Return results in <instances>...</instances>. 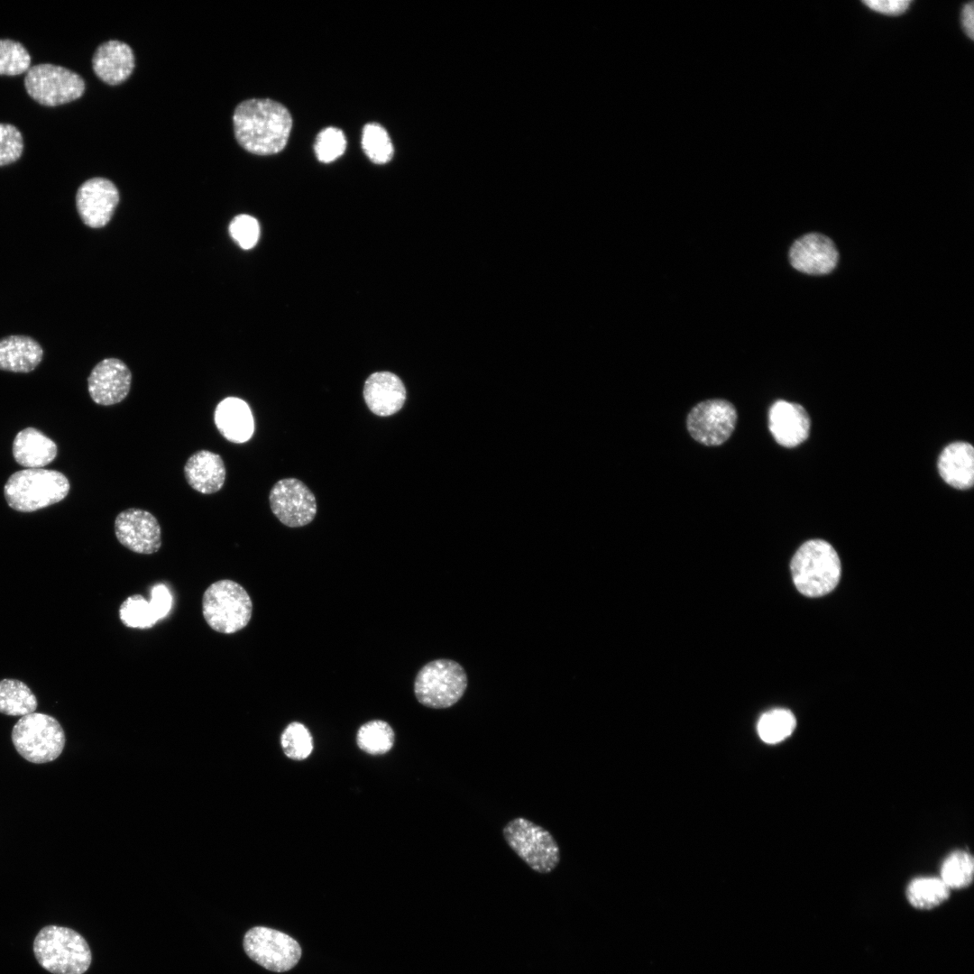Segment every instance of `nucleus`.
<instances>
[{
    "instance_id": "nucleus-1",
    "label": "nucleus",
    "mask_w": 974,
    "mask_h": 974,
    "mask_svg": "<svg viewBox=\"0 0 974 974\" xmlns=\"http://www.w3.org/2000/svg\"><path fill=\"white\" fill-rule=\"evenodd\" d=\"M235 138L246 151L271 155L283 150L292 127V118L281 104L253 98L240 103L233 115Z\"/></svg>"
},
{
    "instance_id": "nucleus-2",
    "label": "nucleus",
    "mask_w": 974,
    "mask_h": 974,
    "mask_svg": "<svg viewBox=\"0 0 974 974\" xmlns=\"http://www.w3.org/2000/svg\"><path fill=\"white\" fill-rule=\"evenodd\" d=\"M38 963L52 974H83L92 960L87 941L75 930L58 925L41 929L33 941Z\"/></svg>"
},
{
    "instance_id": "nucleus-3",
    "label": "nucleus",
    "mask_w": 974,
    "mask_h": 974,
    "mask_svg": "<svg viewBox=\"0 0 974 974\" xmlns=\"http://www.w3.org/2000/svg\"><path fill=\"white\" fill-rule=\"evenodd\" d=\"M790 568L795 587L809 597L829 593L836 587L841 576L837 552L822 539L804 542L794 555Z\"/></svg>"
},
{
    "instance_id": "nucleus-4",
    "label": "nucleus",
    "mask_w": 974,
    "mask_h": 974,
    "mask_svg": "<svg viewBox=\"0 0 974 974\" xmlns=\"http://www.w3.org/2000/svg\"><path fill=\"white\" fill-rule=\"evenodd\" d=\"M69 487L68 478L58 471L27 468L9 477L4 494L12 509L32 512L62 501Z\"/></svg>"
},
{
    "instance_id": "nucleus-5",
    "label": "nucleus",
    "mask_w": 974,
    "mask_h": 974,
    "mask_svg": "<svg viewBox=\"0 0 974 974\" xmlns=\"http://www.w3.org/2000/svg\"><path fill=\"white\" fill-rule=\"evenodd\" d=\"M253 602L238 583L223 579L211 583L202 596V614L215 631L233 634L245 628L251 620Z\"/></svg>"
},
{
    "instance_id": "nucleus-6",
    "label": "nucleus",
    "mask_w": 974,
    "mask_h": 974,
    "mask_svg": "<svg viewBox=\"0 0 974 974\" xmlns=\"http://www.w3.org/2000/svg\"><path fill=\"white\" fill-rule=\"evenodd\" d=\"M11 737L17 752L35 764L58 758L66 742L65 732L58 720L41 712L22 716L13 727Z\"/></svg>"
},
{
    "instance_id": "nucleus-7",
    "label": "nucleus",
    "mask_w": 974,
    "mask_h": 974,
    "mask_svg": "<svg viewBox=\"0 0 974 974\" xmlns=\"http://www.w3.org/2000/svg\"><path fill=\"white\" fill-rule=\"evenodd\" d=\"M467 687L464 667L451 659H436L424 665L414 681V694L421 704L445 709L456 703Z\"/></svg>"
},
{
    "instance_id": "nucleus-8",
    "label": "nucleus",
    "mask_w": 974,
    "mask_h": 974,
    "mask_svg": "<svg viewBox=\"0 0 974 974\" xmlns=\"http://www.w3.org/2000/svg\"><path fill=\"white\" fill-rule=\"evenodd\" d=\"M503 837L510 849L538 873L552 872L560 861V849L553 835L526 818L510 821L503 828Z\"/></svg>"
},
{
    "instance_id": "nucleus-9",
    "label": "nucleus",
    "mask_w": 974,
    "mask_h": 974,
    "mask_svg": "<svg viewBox=\"0 0 974 974\" xmlns=\"http://www.w3.org/2000/svg\"><path fill=\"white\" fill-rule=\"evenodd\" d=\"M24 87L28 95L41 105L56 106L73 101L85 90L83 78L66 68L38 64L26 72Z\"/></svg>"
},
{
    "instance_id": "nucleus-10",
    "label": "nucleus",
    "mask_w": 974,
    "mask_h": 974,
    "mask_svg": "<svg viewBox=\"0 0 974 974\" xmlns=\"http://www.w3.org/2000/svg\"><path fill=\"white\" fill-rule=\"evenodd\" d=\"M244 948L253 960L275 972L292 969L301 956V949L296 940L263 926L253 927L245 933Z\"/></svg>"
},
{
    "instance_id": "nucleus-11",
    "label": "nucleus",
    "mask_w": 974,
    "mask_h": 974,
    "mask_svg": "<svg viewBox=\"0 0 974 974\" xmlns=\"http://www.w3.org/2000/svg\"><path fill=\"white\" fill-rule=\"evenodd\" d=\"M734 405L722 399H711L699 402L689 412L686 427L690 436L697 442L716 446L723 444L733 433L737 423Z\"/></svg>"
},
{
    "instance_id": "nucleus-12",
    "label": "nucleus",
    "mask_w": 974,
    "mask_h": 974,
    "mask_svg": "<svg viewBox=\"0 0 974 974\" xmlns=\"http://www.w3.org/2000/svg\"><path fill=\"white\" fill-rule=\"evenodd\" d=\"M269 502L276 518L290 528L308 525L317 514L315 495L296 478H285L274 483L269 494Z\"/></svg>"
},
{
    "instance_id": "nucleus-13",
    "label": "nucleus",
    "mask_w": 974,
    "mask_h": 974,
    "mask_svg": "<svg viewBox=\"0 0 974 974\" xmlns=\"http://www.w3.org/2000/svg\"><path fill=\"white\" fill-rule=\"evenodd\" d=\"M115 534L121 545L137 554H154L161 547V529L151 512L130 508L115 519Z\"/></svg>"
},
{
    "instance_id": "nucleus-14",
    "label": "nucleus",
    "mask_w": 974,
    "mask_h": 974,
    "mask_svg": "<svg viewBox=\"0 0 974 974\" xmlns=\"http://www.w3.org/2000/svg\"><path fill=\"white\" fill-rule=\"evenodd\" d=\"M118 201L116 187L104 178L86 180L76 195L78 213L83 223L91 228L105 226L111 219Z\"/></svg>"
},
{
    "instance_id": "nucleus-15",
    "label": "nucleus",
    "mask_w": 974,
    "mask_h": 974,
    "mask_svg": "<svg viewBox=\"0 0 974 974\" xmlns=\"http://www.w3.org/2000/svg\"><path fill=\"white\" fill-rule=\"evenodd\" d=\"M131 381L132 373L123 361L106 358L92 369L87 378L88 393L98 405L117 404L127 397Z\"/></svg>"
},
{
    "instance_id": "nucleus-16",
    "label": "nucleus",
    "mask_w": 974,
    "mask_h": 974,
    "mask_svg": "<svg viewBox=\"0 0 974 974\" xmlns=\"http://www.w3.org/2000/svg\"><path fill=\"white\" fill-rule=\"evenodd\" d=\"M838 251L827 236L811 233L797 239L790 248L789 261L797 271L822 275L831 272L838 262Z\"/></svg>"
},
{
    "instance_id": "nucleus-17",
    "label": "nucleus",
    "mask_w": 974,
    "mask_h": 974,
    "mask_svg": "<svg viewBox=\"0 0 974 974\" xmlns=\"http://www.w3.org/2000/svg\"><path fill=\"white\" fill-rule=\"evenodd\" d=\"M172 595L163 583H157L151 591L148 602L140 594L129 596L119 608V618L128 628L148 629L168 615L172 607Z\"/></svg>"
},
{
    "instance_id": "nucleus-18",
    "label": "nucleus",
    "mask_w": 974,
    "mask_h": 974,
    "mask_svg": "<svg viewBox=\"0 0 974 974\" xmlns=\"http://www.w3.org/2000/svg\"><path fill=\"white\" fill-rule=\"evenodd\" d=\"M811 421L800 404L779 400L768 411V428L777 444L795 447L803 443L810 432Z\"/></svg>"
},
{
    "instance_id": "nucleus-19",
    "label": "nucleus",
    "mask_w": 974,
    "mask_h": 974,
    "mask_svg": "<svg viewBox=\"0 0 974 974\" xmlns=\"http://www.w3.org/2000/svg\"><path fill=\"white\" fill-rule=\"evenodd\" d=\"M363 394L369 409L380 417L397 413L407 396L402 381L391 372L371 374L364 382Z\"/></svg>"
},
{
    "instance_id": "nucleus-20",
    "label": "nucleus",
    "mask_w": 974,
    "mask_h": 974,
    "mask_svg": "<svg viewBox=\"0 0 974 974\" xmlns=\"http://www.w3.org/2000/svg\"><path fill=\"white\" fill-rule=\"evenodd\" d=\"M184 475L192 489L203 494H212L224 486L226 470L218 454L198 450L187 460Z\"/></svg>"
},
{
    "instance_id": "nucleus-21",
    "label": "nucleus",
    "mask_w": 974,
    "mask_h": 974,
    "mask_svg": "<svg viewBox=\"0 0 974 974\" xmlns=\"http://www.w3.org/2000/svg\"><path fill=\"white\" fill-rule=\"evenodd\" d=\"M96 75L109 85H118L131 75L134 55L126 43L108 41L97 47L92 59Z\"/></svg>"
},
{
    "instance_id": "nucleus-22",
    "label": "nucleus",
    "mask_w": 974,
    "mask_h": 974,
    "mask_svg": "<svg viewBox=\"0 0 974 974\" xmlns=\"http://www.w3.org/2000/svg\"><path fill=\"white\" fill-rule=\"evenodd\" d=\"M214 420L219 433L232 443L246 442L253 434L251 409L239 398L228 397L221 400L216 407Z\"/></svg>"
},
{
    "instance_id": "nucleus-23",
    "label": "nucleus",
    "mask_w": 974,
    "mask_h": 974,
    "mask_svg": "<svg viewBox=\"0 0 974 974\" xmlns=\"http://www.w3.org/2000/svg\"><path fill=\"white\" fill-rule=\"evenodd\" d=\"M941 477L949 485L966 490L974 483V449L967 442H953L943 448L938 459Z\"/></svg>"
},
{
    "instance_id": "nucleus-24",
    "label": "nucleus",
    "mask_w": 974,
    "mask_h": 974,
    "mask_svg": "<svg viewBox=\"0 0 974 974\" xmlns=\"http://www.w3.org/2000/svg\"><path fill=\"white\" fill-rule=\"evenodd\" d=\"M57 452V445L33 427L20 431L13 443L15 461L26 468H42L55 459Z\"/></svg>"
},
{
    "instance_id": "nucleus-25",
    "label": "nucleus",
    "mask_w": 974,
    "mask_h": 974,
    "mask_svg": "<svg viewBox=\"0 0 974 974\" xmlns=\"http://www.w3.org/2000/svg\"><path fill=\"white\" fill-rule=\"evenodd\" d=\"M40 344L27 335H9L0 339V370L30 372L41 363Z\"/></svg>"
},
{
    "instance_id": "nucleus-26",
    "label": "nucleus",
    "mask_w": 974,
    "mask_h": 974,
    "mask_svg": "<svg viewBox=\"0 0 974 974\" xmlns=\"http://www.w3.org/2000/svg\"><path fill=\"white\" fill-rule=\"evenodd\" d=\"M37 698L23 682L5 678L0 680V712L10 716H24L34 712Z\"/></svg>"
},
{
    "instance_id": "nucleus-27",
    "label": "nucleus",
    "mask_w": 974,
    "mask_h": 974,
    "mask_svg": "<svg viewBox=\"0 0 974 974\" xmlns=\"http://www.w3.org/2000/svg\"><path fill=\"white\" fill-rule=\"evenodd\" d=\"M951 889L938 877H918L906 887L908 902L918 909H932L950 896Z\"/></svg>"
},
{
    "instance_id": "nucleus-28",
    "label": "nucleus",
    "mask_w": 974,
    "mask_h": 974,
    "mask_svg": "<svg viewBox=\"0 0 974 974\" xmlns=\"http://www.w3.org/2000/svg\"><path fill=\"white\" fill-rule=\"evenodd\" d=\"M974 859L963 850L951 851L943 859L940 868V878L950 889L968 887L973 881Z\"/></svg>"
},
{
    "instance_id": "nucleus-29",
    "label": "nucleus",
    "mask_w": 974,
    "mask_h": 974,
    "mask_svg": "<svg viewBox=\"0 0 974 974\" xmlns=\"http://www.w3.org/2000/svg\"><path fill=\"white\" fill-rule=\"evenodd\" d=\"M395 734L391 725L381 720L363 724L356 734L358 747L370 755H382L391 750Z\"/></svg>"
},
{
    "instance_id": "nucleus-30",
    "label": "nucleus",
    "mask_w": 974,
    "mask_h": 974,
    "mask_svg": "<svg viewBox=\"0 0 974 974\" xmlns=\"http://www.w3.org/2000/svg\"><path fill=\"white\" fill-rule=\"evenodd\" d=\"M796 720L786 709H773L761 715L757 730L766 743L776 744L789 737L795 730Z\"/></svg>"
},
{
    "instance_id": "nucleus-31",
    "label": "nucleus",
    "mask_w": 974,
    "mask_h": 974,
    "mask_svg": "<svg viewBox=\"0 0 974 974\" xmlns=\"http://www.w3.org/2000/svg\"><path fill=\"white\" fill-rule=\"evenodd\" d=\"M362 146L368 158L376 164H384L393 156V146L386 130L376 123L363 129Z\"/></svg>"
},
{
    "instance_id": "nucleus-32",
    "label": "nucleus",
    "mask_w": 974,
    "mask_h": 974,
    "mask_svg": "<svg viewBox=\"0 0 974 974\" xmlns=\"http://www.w3.org/2000/svg\"><path fill=\"white\" fill-rule=\"evenodd\" d=\"M280 743L285 755L294 760L307 758L313 749L311 733L304 724L298 721H293L285 728Z\"/></svg>"
},
{
    "instance_id": "nucleus-33",
    "label": "nucleus",
    "mask_w": 974,
    "mask_h": 974,
    "mask_svg": "<svg viewBox=\"0 0 974 974\" xmlns=\"http://www.w3.org/2000/svg\"><path fill=\"white\" fill-rule=\"evenodd\" d=\"M30 65V54L20 42L0 40V75L15 76L27 72Z\"/></svg>"
},
{
    "instance_id": "nucleus-34",
    "label": "nucleus",
    "mask_w": 974,
    "mask_h": 974,
    "mask_svg": "<svg viewBox=\"0 0 974 974\" xmlns=\"http://www.w3.org/2000/svg\"><path fill=\"white\" fill-rule=\"evenodd\" d=\"M346 140L344 133L335 127L323 129L317 136L315 152L321 162L329 163L340 157L345 150Z\"/></svg>"
},
{
    "instance_id": "nucleus-35",
    "label": "nucleus",
    "mask_w": 974,
    "mask_h": 974,
    "mask_svg": "<svg viewBox=\"0 0 974 974\" xmlns=\"http://www.w3.org/2000/svg\"><path fill=\"white\" fill-rule=\"evenodd\" d=\"M229 234L233 240L243 249L249 250L258 242L260 225L258 221L249 215L234 217L229 225Z\"/></svg>"
},
{
    "instance_id": "nucleus-36",
    "label": "nucleus",
    "mask_w": 974,
    "mask_h": 974,
    "mask_svg": "<svg viewBox=\"0 0 974 974\" xmlns=\"http://www.w3.org/2000/svg\"><path fill=\"white\" fill-rule=\"evenodd\" d=\"M23 150V136L13 124H0V166L17 161Z\"/></svg>"
},
{
    "instance_id": "nucleus-37",
    "label": "nucleus",
    "mask_w": 974,
    "mask_h": 974,
    "mask_svg": "<svg viewBox=\"0 0 974 974\" xmlns=\"http://www.w3.org/2000/svg\"><path fill=\"white\" fill-rule=\"evenodd\" d=\"M863 4L869 9L885 15H900L910 6V0H867Z\"/></svg>"
},
{
    "instance_id": "nucleus-38",
    "label": "nucleus",
    "mask_w": 974,
    "mask_h": 974,
    "mask_svg": "<svg viewBox=\"0 0 974 974\" xmlns=\"http://www.w3.org/2000/svg\"><path fill=\"white\" fill-rule=\"evenodd\" d=\"M961 26L968 38H974V7L973 2L967 3L961 9Z\"/></svg>"
}]
</instances>
